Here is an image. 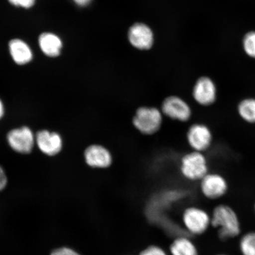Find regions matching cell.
<instances>
[{
  "label": "cell",
  "mask_w": 255,
  "mask_h": 255,
  "mask_svg": "<svg viewBox=\"0 0 255 255\" xmlns=\"http://www.w3.org/2000/svg\"><path fill=\"white\" fill-rule=\"evenodd\" d=\"M211 226L218 228V237L222 241L237 237L241 232L237 213L228 205H221L215 207L211 216Z\"/></svg>",
  "instance_id": "1"
},
{
  "label": "cell",
  "mask_w": 255,
  "mask_h": 255,
  "mask_svg": "<svg viewBox=\"0 0 255 255\" xmlns=\"http://www.w3.org/2000/svg\"><path fill=\"white\" fill-rule=\"evenodd\" d=\"M164 117L160 108L142 105L136 108L132 116V124L141 134L152 136L161 130Z\"/></svg>",
  "instance_id": "2"
},
{
  "label": "cell",
  "mask_w": 255,
  "mask_h": 255,
  "mask_svg": "<svg viewBox=\"0 0 255 255\" xmlns=\"http://www.w3.org/2000/svg\"><path fill=\"white\" fill-rule=\"evenodd\" d=\"M179 170L185 179L200 181L209 173L208 159L205 153L191 150L181 157Z\"/></svg>",
  "instance_id": "3"
},
{
  "label": "cell",
  "mask_w": 255,
  "mask_h": 255,
  "mask_svg": "<svg viewBox=\"0 0 255 255\" xmlns=\"http://www.w3.org/2000/svg\"><path fill=\"white\" fill-rule=\"evenodd\" d=\"M160 109L164 116L180 123H187L193 117V110L187 101L180 96H167L162 100Z\"/></svg>",
  "instance_id": "4"
},
{
  "label": "cell",
  "mask_w": 255,
  "mask_h": 255,
  "mask_svg": "<svg viewBox=\"0 0 255 255\" xmlns=\"http://www.w3.org/2000/svg\"><path fill=\"white\" fill-rule=\"evenodd\" d=\"M182 222L185 229L193 235L205 234L211 226V217L205 210L191 206L184 210Z\"/></svg>",
  "instance_id": "5"
},
{
  "label": "cell",
  "mask_w": 255,
  "mask_h": 255,
  "mask_svg": "<svg viewBox=\"0 0 255 255\" xmlns=\"http://www.w3.org/2000/svg\"><path fill=\"white\" fill-rule=\"evenodd\" d=\"M186 141L191 150L205 153L212 145L213 132L206 124L194 123L188 128Z\"/></svg>",
  "instance_id": "6"
},
{
  "label": "cell",
  "mask_w": 255,
  "mask_h": 255,
  "mask_svg": "<svg viewBox=\"0 0 255 255\" xmlns=\"http://www.w3.org/2000/svg\"><path fill=\"white\" fill-rule=\"evenodd\" d=\"M218 88L214 81L208 76L197 80L191 90L193 100L201 107H209L218 100Z\"/></svg>",
  "instance_id": "7"
},
{
  "label": "cell",
  "mask_w": 255,
  "mask_h": 255,
  "mask_svg": "<svg viewBox=\"0 0 255 255\" xmlns=\"http://www.w3.org/2000/svg\"><path fill=\"white\" fill-rule=\"evenodd\" d=\"M200 190L207 199L217 200L227 193L229 186L227 180L222 174L209 173L200 181Z\"/></svg>",
  "instance_id": "8"
},
{
  "label": "cell",
  "mask_w": 255,
  "mask_h": 255,
  "mask_svg": "<svg viewBox=\"0 0 255 255\" xmlns=\"http://www.w3.org/2000/svg\"><path fill=\"white\" fill-rule=\"evenodd\" d=\"M7 141L11 148L21 154H28L33 149L34 136L29 128L23 127L8 133Z\"/></svg>",
  "instance_id": "9"
},
{
  "label": "cell",
  "mask_w": 255,
  "mask_h": 255,
  "mask_svg": "<svg viewBox=\"0 0 255 255\" xmlns=\"http://www.w3.org/2000/svg\"><path fill=\"white\" fill-rule=\"evenodd\" d=\"M86 162L95 168H108L113 164V154L107 148L100 144L89 146L85 151Z\"/></svg>",
  "instance_id": "10"
},
{
  "label": "cell",
  "mask_w": 255,
  "mask_h": 255,
  "mask_svg": "<svg viewBox=\"0 0 255 255\" xmlns=\"http://www.w3.org/2000/svg\"><path fill=\"white\" fill-rule=\"evenodd\" d=\"M128 39L130 43L136 49L148 50L154 43V34L148 25L136 23L129 28Z\"/></svg>",
  "instance_id": "11"
},
{
  "label": "cell",
  "mask_w": 255,
  "mask_h": 255,
  "mask_svg": "<svg viewBox=\"0 0 255 255\" xmlns=\"http://www.w3.org/2000/svg\"><path fill=\"white\" fill-rule=\"evenodd\" d=\"M36 141L40 151L50 156L58 154L62 148L61 136L56 132H50L47 130L38 132Z\"/></svg>",
  "instance_id": "12"
},
{
  "label": "cell",
  "mask_w": 255,
  "mask_h": 255,
  "mask_svg": "<svg viewBox=\"0 0 255 255\" xmlns=\"http://www.w3.org/2000/svg\"><path fill=\"white\" fill-rule=\"evenodd\" d=\"M9 52L14 61L19 65L30 62L33 59V53L29 46L20 39H13L9 43Z\"/></svg>",
  "instance_id": "13"
},
{
  "label": "cell",
  "mask_w": 255,
  "mask_h": 255,
  "mask_svg": "<svg viewBox=\"0 0 255 255\" xmlns=\"http://www.w3.org/2000/svg\"><path fill=\"white\" fill-rule=\"evenodd\" d=\"M40 49L47 56H58L62 47L61 40L56 35L50 33L41 34L39 38Z\"/></svg>",
  "instance_id": "14"
},
{
  "label": "cell",
  "mask_w": 255,
  "mask_h": 255,
  "mask_svg": "<svg viewBox=\"0 0 255 255\" xmlns=\"http://www.w3.org/2000/svg\"><path fill=\"white\" fill-rule=\"evenodd\" d=\"M171 255H199V251L190 239L186 237L175 238L170 246Z\"/></svg>",
  "instance_id": "15"
},
{
  "label": "cell",
  "mask_w": 255,
  "mask_h": 255,
  "mask_svg": "<svg viewBox=\"0 0 255 255\" xmlns=\"http://www.w3.org/2000/svg\"><path fill=\"white\" fill-rule=\"evenodd\" d=\"M237 112L245 122L255 124V98L248 97L242 100L238 104Z\"/></svg>",
  "instance_id": "16"
},
{
  "label": "cell",
  "mask_w": 255,
  "mask_h": 255,
  "mask_svg": "<svg viewBox=\"0 0 255 255\" xmlns=\"http://www.w3.org/2000/svg\"><path fill=\"white\" fill-rule=\"evenodd\" d=\"M242 255H255V232H250L242 236L239 242Z\"/></svg>",
  "instance_id": "17"
},
{
  "label": "cell",
  "mask_w": 255,
  "mask_h": 255,
  "mask_svg": "<svg viewBox=\"0 0 255 255\" xmlns=\"http://www.w3.org/2000/svg\"><path fill=\"white\" fill-rule=\"evenodd\" d=\"M244 48L248 56L255 59V32H250L245 36Z\"/></svg>",
  "instance_id": "18"
},
{
  "label": "cell",
  "mask_w": 255,
  "mask_h": 255,
  "mask_svg": "<svg viewBox=\"0 0 255 255\" xmlns=\"http://www.w3.org/2000/svg\"><path fill=\"white\" fill-rule=\"evenodd\" d=\"M139 255H168L163 248L158 245H150L139 253Z\"/></svg>",
  "instance_id": "19"
},
{
  "label": "cell",
  "mask_w": 255,
  "mask_h": 255,
  "mask_svg": "<svg viewBox=\"0 0 255 255\" xmlns=\"http://www.w3.org/2000/svg\"><path fill=\"white\" fill-rule=\"evenodd\" d=\"M8 1L17 7L29 8L34 5L35 0H8Z\"/></svg>",
  "instance_id": "20"
},
{
  "label": "cell",
  "mask_w": 255,
  "mask_h": 255,
  "mask_svg": "<svg viewBox=\"0 0 255 255\" xmlns=\"http://www.w3.org/2000/svg\"><path fill=\"white\" fill-rule=\"evenodd\" d=\"M50 255H81L71 248L63 247L53 251Z\"/></svg>",
  "instance_id": "21"
},
{
  "label": "cell",
  "mask_w": 255,
  "mask_h": 255,
  "mask_svg": "<svg viewBox=\"0 0 255 255\" xmlns=\"http://www.w3.org/2000/svg\"><path fill=\"white\" fill-rule=\"evenodd\" d=\"M7 178L3 168L0 166V191L4 189L7 186Z\"/></svg>",
  "instance_id": "22"
},
{
  "label": "cell",
  "mask_w": 255,
  "mask_h": 255,
  "mask_svg": "<svg viewBox=\"0 0 255 255\" xmlns=\"http://www.w3.org/2000/svg\"><path fill=\"white\" fill-rule=\"evenodd\" d=\"M76 4L81 6V7H85L88 5L92 0H73Z\"/></svg>",
  "instance_id": "23"
},
{
  "label": "cell",
  "mask_w": 255,
  "mask_h": 255,
  "mask_svg": "<svg viewBox=\"0 0 255 255\" xmlns=\"http://www.w3.org/2000/svg\"><path fill=\"white\" fill-rule=\"evenodd\" d=\"M4 114V107L2 101L0 100V120H1Z\"/></svg>",
  "instance_id": "24"
},
{
  "label": "cell",
  "mask_w": 255,
  "mask_h": 255,
  "mask_svg": "<svg viewBox=\"0 0 255 255\" xmlns=\"http://www.w3.org/2000/svg\"><path fill=\"white\" fill-rule=\"evenodd\" d=\"M225 255V254H219V255Z\"/></svg>",
  "instance_id": "25"
},
{
  "label": "cell",
  "mask_w": 255,
  "mask_h": 255,
  "mask_svg": "<svg viewBox=\"0 0 255 255\" xmlns=\"http://www.w3.org/2000/svg\"></svg>",
  "instance_id": "26"
}]
</instances>
